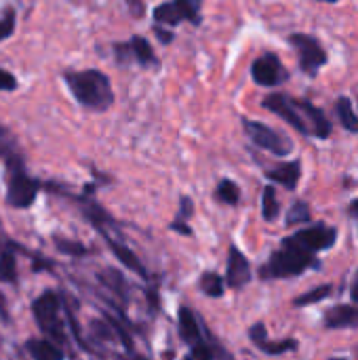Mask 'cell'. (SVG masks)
I'll return each instance as SVG.
<instances>
[{"label": "cell", "mask_w": 358, "mask_h": 360, "mask_svg": "<svg viewBox=\"0 0 358 360\" xmlns=\"http://www.w3.org/2000/svg\"><path fill=\"white\" fill-rule=\"evenodd\" d=\"M215 196H217L219 202L230 205V207H236L238 200H241V188H238L232 179H222V181L217 184Z\"/></svg>", "instance_id": "cell-24"}, {"label": "cell", "mask_w": 358, "mask_h": 360, "mask_svg": "<svg viewBox=\"0 0 358 360\" xmlns=\"http://www.w3.org/2000/svg\"><path fill=\"white\" fill-rule=\"evenodd\" d=\"M335 114L342 122V127L350 133H358V116L352 110V101L348 97H340L335 103Z\"/></svg>", "instance_id": "cell-21"}, {"label": "cell", "mask_w": 358, "mask_h": 360, "mask_svg": "<svg viewBox=\"0 0 358 360\" xmlns=\"http://www.w3.org/2000/svg\"><path fill=\"white\" fill-rule=\"evenodd\" d=\"M154 34L160 38V42H162V44H169V42L173 40V32H171V27H169V30H162V25H158V23H156V25H154Z\"/></svg>", "instance_id": "cell-34"}, {"label": "cell", "mask_w": 358, "mask_h": 360, "mask_svg": "<svg viewBox=\"0 0 358 360\" xmlns=\"http://www.w3.org/2000/svg\"><path fill=\"white\" fill-rule=\"evenodd\" d=\"M17 276V268H15V255L11 251H2L0 253V281L2 283H15Z\"/></svg>", "instance_id": "cell-28"}, {"label": "cell", "mask_w": 358, "mask_h": 360, "mask_svg": "<svg viewBox=\"0 0 358 360\" xmlns=\"http://www.w3.org/2000/svg\"><path fill=\"white\" fill-rule=\"evenodd\" d=\"M350 297H352L354 304H358V270L357 274H354V278H352V285H350Z\"/></svg>", "instance_id": "cell-36"}, {"label": "cell", "mask_w": 358, "mask_h": 360, "mask_svg": "<svg viewBox=\"0 0 358 360\" xmlns=\"http://www.w3.org/2000/svg\"><path fill=\"white\" fill-rule=\"evenodd\" d=\"M127 2L131 4L129 8H131V15H133V17H141V15L146 13V4H143L141 0H127Z\"/></svg>", "instance_id": "cell-35"}, {"label": "cell", "mask_w": 358, "mask_h": 360, "mask_svg": "<svg viewBox=\"0 0 358 360\" xmlns=\"http://www.w3.org/2000/svg\"><path fill=\"white\" fill-rule=\"evenodd\" d=\"M243 127H245V133L247 137L262 150L279 156V158H285L293 152V143L289 137H285L283 133L274 131L272 127L264 124V122H257V120H249V118H243Z\"/></svg>", "instance_id": "cell-5"}, {"label": "cell", "mask_w": 358, "mask_h": 360, "mask_svg": "<svg viewBox=\"0 0 358 360\" xmlns=\"http://www.w3.org/2000/svg\"><path fill=\"white\" fill-rule=\"evenodd\" d=\"M213 356H215V352L211 350V346H209V344H205V340H203V342H198V344H194V346H190V359L211 360Z\"/></svg>", "instance_id": "cell-30"}, {"label": "cell", "mask_w": 358, "mask_h": 360, "mask_svg": "<svg viewBox=\"0 0 358 360\" xmlns=\"http://www.w3.org/2000/svg\"><path fill=\"white\" fill-rule=\"evenodd\" d=\"M61 312V300L55 291H44L38 300H34L32 304V314L40 327V331L55 342L57 346L68 342L65 329H63V321L59 316Z\"/></svg>", "instance_id": "cell-4"}, {"label": "cell", "mask_w": 358, "mask_h": 360, "mask_svg": "<svg viewBox=\"0 0 358 360\" xmlns=\"http://www.w3.org/2000/svg\"><path fill=\"white\" fill-rule=\"evenodd\" d=\"M192 215H194V202H192V198H190V196H181L177 217L169 224V228H171L173 232L181 234V236H192V230H190V226H188V219H190Z\"/></svg>", "instance_id": "cell-20"}, {"label": "cell", "mask_w": 358, "mask_h": 360, "mask_svg": "<svg viewBox=\"0 0 358 360\" xmlns=\"http://www.w3.org/2000/svg\"><path fill=\"white\" fill-rule=\"evenodd\" d=\"M289 44L298 51L300 55V70L308 76H317V72L327 65L329 57L327 51L323 49V44L310 36V34H291L289 36Z\"/></svg>", "instance_id": "cell-7"}, {"label": "cell", "mask_w": 358, "mask_h": 360, "mask_svg": "<svg viewBox=\"0 0 358 360\" xmlns=\"http://www.w3.org/2000/svg\"><path fill=\"white\" fill-rule=\"evenodd\" d=\"M357 356H358V348H357Z\"/></svg>", "instance_id": "cell-39"}, {"label": "cell", "mask_w": 358, "mask_h": 360, "mask_svg": "<svg viewBox=\"0 0 358 360\" xmlns=\"http://www.w3.org/2000/svg\"><path fill=\"white\" fill-rule=\"evenodd\" d=\"M317 257L314 253L298 247L289 238H283L281 247L270 255L268 264L260 268V278L262 281H272V278H291L300 276L310 268H317Z\"/></svg>", "instance_id": "cell-2"}, {"label": "cell", "mask_w": 358, "mask_h": 360, "mask_svg": "<svg viewBox=\"0 0 358 360\" xmlns=\"http://www.w3.org/2000/svg\"><path fill=\"white\" fill-rule=\"evenodd\" d=\"M319 2H340V0H319Z\"/></svg>", "instance_id": "cell-38"}, {"label": "cell", "mask_w": 358, "mask_h": 360, "mask_svg": "<svg viewBox=\"0 0 358 360\" xmlns=\"http://www.w3.org/2000/svg\"><path fill=\"white\" fill-rule=\"evenodd\" d=\"M348 213H350V217H358V198L348 205Z\"/></svg>", "instance_id": "cell-37"}, {"label": "cell", "mask_w": 358, "mask_h": 360, "mask_svg": "<svg viewBox=\"0 0 358 360\" xmlns=\"http://www.w3.org/2000/svg\"><path fill=\"white\" fill-rule=\"evenodd\" d=\"M298 105H300V110H302V114L310 127V135L317 139H327L331 135V122L325 116V112L308 99H298Z\"/></svg>", "instance_id": "cell-15"}, {"label": "cell", "mask_w": 358, "mask_h": 360, "mask_svg": "<svg viewBox=\"0 0 358 360\" xmlns=\"http://www.w3.org/2000/svg\"><path fill=\"white\" fill-rule=\"evenodd\" d=\"M266 177L270 181H276L281 186H285L287 190H295L298 184H300V177H302V162L300 160H289V162H283L279 167H272L266 171Z\"/></svg>", "instance_id": "cell-17"}, {"label": "cell", "mask_w": 358, "mask_h": 360, "mask_svg": "<svg viewBox=\"0 0 358 360\" xmlns=\"http://www.w3.org/2000/svg\"><path fill=\"white\" fill-rule=\"evenodd\" d=\"M200 291L207 295V297H222L224 291H226V281L217 274V272H203L200 276V283H198Z\"/></svg>", "instance_id": "cell-22"}, {"label": "cell", "mask_w": 358, "mask_h": 360, "mask_svg": "<svg viewBox=\"0 0 358 360\" xmlns=\"http://www.w3.org/2000/svg\"><path fill=\"white\" fill-rule=\"evenodd\" d=\"M114 55L118 59V63H137L141 68H156L158 65V57L154 53V46L143 38V36H133L129 42L124 44H114Z\"/></svg>", "instance_id": "cell-11"}, {"label": "cell", "mask_w": 358, "mask_h": 360, "mask_svg": "<svg viewBox=\"0 0 358 360\" xmlns=\"http://www.w3.org/2000/svg\"><path fill=\"white\" fill-rule=\"evenodd\" d=\"M200 19V0H167L154 8V21L167 27H175L181 21L198 25Z\"/></svg>", "instance_id": "cell-6"}, {"label": "cell", "mask_w": 358, "mask_h": 360, "mask_svg": "<svg viewBox=\"0 0 358 360\" xmlns=\"http://www.w3.org/2000/svg\"><path fill=\"white\" fill-rule=\"evenodd\" d=\"M262 105H264L268 112H272V114H276L279 118H283L287 124H291V127H293L295 131H300L302 135L312 137V135H310V127H308V122H306V118H304V114H302V110H300L295 97H289V95H285V93H272V95L264 97Z\"/></svg>", "instance_id": "cell-8"}, {"label": "cell", "mask_w": 358, "mask_h": 360, "mask_svg": "<svg viewBox=\"0 0 358 360\" xmlns=\"http://www.w3.org/2000/svg\"><path fill=\"white\" fill-rule=\"evenodd\" d=\"M179 338L188 346H194V344L203 342V329L198 325V319L192 312V308H188V306L179 308Z\"/></svg>", "instance_id": "cell-18"}, {"label": "cell", "mask_w": 358, "mask_h": 360, "mask_svg": "<svg viewBox=\"0 0 358 360\" xmlns=\"http://www.w3.org/2000/svg\"><path fill=\"white\" fill-rule=\"evenodd\" d=\"M17 89V78L8 72L0 68V91H15Z\"/></svg>", "instance_id": "cell-33"}, {"label": "cell", "mask_w": 358, "mask_h": 360, "mask_svg": "<svg viewBox=\"0 0 358 360\" xmlns=\"http://www.w3.org/2000/svg\"><path fill=\"white\" fill-rule=\"evenodd\" d=\"M331 293H333V287L331 285H321V287H317V289L300 295L298 300H293V306L295 308H306V306H312V304H319V302L327 300Z\"/></svg>", "instance_id": "cell-26"}, {"label": "cell", "mask_w": 358, "mask_h": 360, "mask_svg": "<svg viewBox=\"0 0 358 360\" xmlns=\"http://www.w3.org/2000/svg\"><path fill=\"white\" fill-rule=\"evenodd\" d=\"M63 80L74 95V99L84 108L93 112H106L114 103V91L110 78L101 70H78V72H65Z\"/></svg>", "instance_id": "cell-1"}, {"label": "cell", "mask_w": 358, "mask_h": 360, "mask_svg": "<svg viewBox=\"0 0 358 360\" xmlns=\"http://www.w3.org/2000/svg\"><path fill=\"white\" fill-rule=\"evenodd\" d=\"M253 278L251 274V264L247 259V255L238 249V247H230L228 251V270H226V285L230 289H243L245 285H249Z\"/></svg>", "instance_id": "cell-13"}, {"label": "cell", "mask_w": 358, "mask_h": 360, "mask_svg": "<svg viewBox=\"0 0 358 360\" xmlns=\"http://www.w3.org/2000/svg\"><path fill=\"white\" fill-rule=\"evenodd\" d=\"M312 219V213H310V207L308 202L304 200H298L291 205L289 213H287V226H302V224H308Z\"/></svg>", "instance_id": "cell-27"}, {"label": "cell", "mask_w": 358, "mask_h": 360, "mask_svg": "<svg viewBox=\"0 0 358 360\" xmlns=\"http://www.w3.org/2000/svg\"><path fill=\"white\" fill-rule=\"evenodd\" d=\"M279 213H281V202L276 198V190L274 186H266L262 194V215L266 221H274Z\"/></svg>", "instance_id": "cell-23"}, {"label": "cell", "mask_w": 358, "mask_h": 360, "mask_svg": "<svg viewBox=\"0 0 358 360\" xmlns=\"http://www.w3.org/2000/svg\"><path fill=\"white\" fill-rule=\"evenodd\" d=\"M251 76H253L255 84L266 86V89L281 86L283 82L289 80L287 68L281 63L279 55H274V53H264V55H260V57L253 61V65H251Z\"/></svg>", "instance_id": "cell-10"}, {"label": "cell", "mask_w": 358, "mask_h": 360, "mask_svg": "<svg viewBox=\"0 0 358 360\" xmlns=\"http://www.w3.org/2000/svg\"><path fill=\"white\" fill-rule=\"evenodd\" d=\"M4 173H6V202L15 209L32 207L38 196L40 184L27 175L23 158L17 152L4 158Z\"/></svg>", "instance_id": "cell-3"}, {"label": "cell", "mask_w": 358, "mask_h": 360, "mask_svg": "<svg viewBox=\"0 0 358 360\" xmlns=\"http://www.w3.org/2000/svg\"><path fill=\"white\" fill-rule=\"evenodd\" d=\"M15 32V11H6L4 17H0V40H6Z\"/></svg>", "instance_id": "cell-31"}, {"label": "cell", "mask_w": 358, "mask_h": 360, "mask_svg": "<svg viewBox=\"0 0 358 360\" xmlns=\"http://www.w3.org/2000/svg\"><path fill=\"white\" fill-rule=\"evenodd\" d=\"M25 350L36 360H61L65 356L63 350L51 340H27Z\"/></svg>", "instance_id": "cell-19"}, {"label": "cell", "mask_w": 358, "mask_h": 360, "mask_svg": "<svg viewBox=\"0 0 358 360\" xmlns=\"http://www.w3.org/2000/svg\"><path fill=\"white\" fill-rule=\"evenodd\" d=\"M287 238L291 243H295L298 247H302V249H306V251H310V253L317 255L319 251H327V249H331L335 245L338 230L333 226H327V224L319 221V224H314L310 228L298 230L295 234H291Z\"/></svg>", "instance_id": "cell-9"}, {"label": "cell", "mask_w": 358, "mask_h": 360, "mask_svg": "<svg viewBox=\"0 0 358 360\" xmlns=\"http://www.w3.org/2000/svg\"><path fill=\"white\" fill-rule=\"evenodd\" d=\"M93 333L101 340H112L114 338V327L112 325H106V323H99V321H93Z\"/></svg>", "instance_id": "cell-32"}, {"label": "cell", "mask_w": 358, "mask_h": 360, "mask_svg": "<svg viewBox=\"0 0 358 360\" xmlns=\"http://www.w3.org/2000/svg\"><path fill=\"white\" fill-rule=\"evenodd\" d=\"M55 247H57V251H61L63 255H72V257L87 255V249H84L80 243H76V240H65V238L55 236Z\"/></svg>", "instance_id": "cell-29"}, {"label": "cell", "mask_w": 358, "mask_h": 360, "mask_svg": "<svg viewBox=\"0 0 358 360\" xmlns=\"http://www.w3.org/2000/svg\"><path fill=\"white\" fill-rule=\"evenodd\" d=\"M99 234H101V238L106 240V245L110 247V251L116 255V259H120V264L124 266V268H129L131 272H135L137 276H141V278H148V270L143 268V264L137 259V255L129 249V247H124L122 243H118V240H114L110 234H108V230L106 228H101V226H97L95 228Z\"/></svg>", "instance_id": "cell-14"}, {"label": "cell", "mask_w": 358, "mask_h": 360, "mask_svg": "<svg viewBox=\"0 0 358 360\" xmlns=\"http://www.w3.org/2000/svg\"><path fill=\"white\" fill-rule=\"evenodd\" d=\"M97 278H99V283H101L103 287L112 289L116 295H120V297L127 302V283H124V278H122L116 270H103V272L97 274Z\"/></svg>", "instance_id": "cell-25"}, {"label": "cell", "mask_w": 358, "mask_h": 360, "mask_svg": "<svg viewBox=\"0 0 358 360\" xmlns=\"http://www.w3.org/2000/svg\"><path fill=\"white\" fill-rule=\"evenodd\" d=\"M249 340H251V344L257 350H262L268 356H281V354H287V352H295L300 348V342L291 340V338L289 340H281V342H270L264 323H255L249 329Z\"/></svg>", "instance_id": "cell-12"}, {"label": "cell", "mask_w": 358, "mask_h": 360, "mask_svg": "<svg viewBox=\"0 0 358 360\" xmlns=\"http://www.w3.org/2000/svg\"><path fill=\"white\" fill-rule=\"evenodd\" d=\"M323 325L325 329H358V308L357 306H348V304H340L329 308L323 314Z\"/></svg>", "instance_id": "cell-16"}]
</instances>
